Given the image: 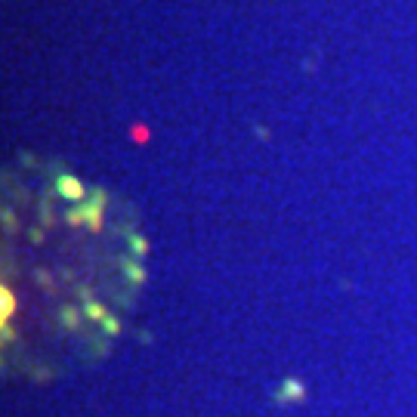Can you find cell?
<instances>
[{"label": "cell", "instance_id": "6da1fadb", "mask_svg": "<svg viewBox=\"0 0 417 417\" xmlns=\"http://www.w3.org/2000/svg\"><path fill=\"white\" fill-rule=\"evenodd\" d=\"M106 192L96 189L93 198L87 201V204H80V213H84V226L90 229V232H99L102 229V217H106Z\"/></svg>", "mask_w": 417, "mask_h": 417}, {"label": "cell", "instance_id": "7a4b0ae2", "mask_svg": "<svg viewBox=\"0 0 417 417\" xmlns=\"http://www.w3.org/2000/svg\"><path fill=\"white\" fill-rule=\"evenodd\" d=\"M56 195L65 198V201H84L87 189H84V183H80L78 176L62 174V176H56Z\"/></svg>", "mask_w": 417, "mask_h": 417}, {"label": "cell", "instance_id": "3957f363", "mask_svg": "<svg viewBox=\"0 0 417 417\" xmlns=\"http://www.w3.org/2000/svg\"><path fill=\"white\" fill-rule=\"evenodd\" d=\"M127 244H130V257H136V260L148 257V238H146V235L130 232V235H127Z\"/></svg>", "mask_w": 417, "mask_h": 417}, {"label": "cell", "instance_id": "277c9868", "mask_svg": "<svg viewBox=\"0 0 417 417\" xmlns=\"http://www.w3.org/2000/svg\"><path fill=\"white\" fill-rule=\"evenodd\" d=\"M13 312H16V297H13L10 288H0V316H3V325L10 322Z\"/></svg>", "mask_w": 417, "mask_h": 417}, {"label": "cell", "instance_id": "5b68a950", "mask_svg": "<svg viewBox=\"0 0 417 417\" xmlns=\"http://www.w3.org/2000/svg\"><path fill=\"white\" fill-rule=\"evenodd\" d=\"M124 272H127V278L133 281V285H143V281H146V269H143V266H139V263H133V260L127 257V260H124Z\"/></svg>", "mask_w": 417, "mask_h": 417}, {"label": "cell", "instance_id": "8992f818", "mask_svg": "<svg viewBox=\"0 0 417 417\" xmlns=\"http://www.w3.org/2000/svg\"><path fill=\"white\" fill-rule=\"evenodd\" d=\"M59 322L69 327V331H74V327H78V312H74L71 306H62L59 309Z\"/></svg>", "mask_w": 417, "mask_h": 417}, {"label": "cell", "instance_id": "52a82bcc", "mask_svg": "<svg viewBox=\"0 0 417 417\" xmlns=\"http://www.w3.org/2000/svg\"><path fill=\"white\" fill-rule=\"evenodd\" d=\"M84 316L87 318H106V306H102V303H96V300H90V303H84Z\"/></svg>", "mask_w": 417, "mask_h": 417}, {"label": "cell", "instance_id": "ba28073f", "mask_svg": "<svg viewBox=\"0 0 417 417\" xmlns=\"http://www.w3.org/2000/svg\"><path fill=\"white\" fill-rule=\"evenodd\" d=\"M65 220L71 222V226H84V213H80V204H74L69 213H65Z\"/></svg>", "mask_w": 417, "mask_h": 417}, {"label": "cell", "instance_id": "9c48e42d", "mask_svg": "<svg viewBox=\"0 0 417 417\" xmlns=\"http://www.w3.org/2000/svg\"><path fill=\"white\" fill-rule=\"evenodd\" d=\"M102 327H106L108 334H118V318L115 316H106V318H102Z\"/></svg>", "mask_w": 417, "mask_h": 417}, {"label": "cell", "instance_id": "30bf717a", "mask_svg": "<svg viewBox=\"0 0 417 417\" xmlns=\"http://www.w3.org/2000/svg\"><path fill=\"white\" fill-rule=\"evenodd\" d=\"M3 226H6V232H13V229H16V213L3 211Z\"/></svg>", "mask_w": 417, "mask_h": 417}, {"label": "cell", "instance_id": "8fae6325", "mask_svg": "<svg viewBox=\"0 0 417 417\" xmlns=\"http://www.w3.org/2000/svg\"><path fill=\"white\" fill-rule=\"evenodd\" d=\"M254 133H257V139H266L269 133H266V127H254Z\"/></svg>", "mask_w": 417, "mask_h": 417}]
</instances>
